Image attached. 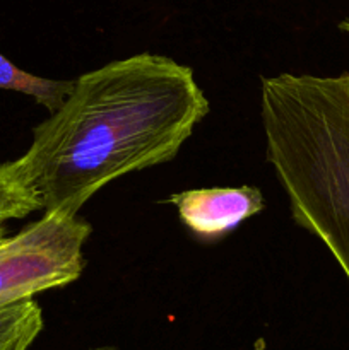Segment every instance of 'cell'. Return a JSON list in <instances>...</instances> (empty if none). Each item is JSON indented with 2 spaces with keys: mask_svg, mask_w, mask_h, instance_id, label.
<instances>
[{
  "mask_svg": "<svg viewBox=\"0 0 349 350\" xmlns=\"http://www.w3.org/2000/svg\"><path fill=\"white\" fill-rule=\"evenodd\" d=\"M207 113L188 65L144 51L74 79L17 161L41 211L77 215L112 181L173 159Z\"/></svg>",
  "mask_w": 349,
  "mask_h": 350,
  "instance_id": "6da1fadb",
  "label": "cell"
},
{
  "mask_svg": "<svg viewBox=\"0 0 349 350\" xmlns=\"http://www.w3.org/2000/svg\"><path fill=\"white\" fill-rule=\"evenodd\" d=\"M266 156L298 226L349 280V72L260 81Z\"/></svg>",
  "mask_w": 349,
  "mask_h": 350,
  "instance_id": "7a4b0ae2",
  "label": "cell"
},
{
  "mask_svg": "<svg viewBox=\"0 0 349 350\" xmlns=\"http://www.w3.org/2000/svg\"><path fill=\"white\" fill-rule=\"evenodd\" d=\"M92 228L79 215L44 212L0 241V308L75 282Z\"/></svg>",
  "mask_w": 349,
  "mask_h": 350,
  "instance_id": "3957f363",
  "label": "cell"
},
{
  "mask_svg": "<svg viewBox=\"0 0 349 350\" xmlns=\"http://www.w3.org/2000/svg\"><path fill=\"white\" fill-rule=\"evenodd\" d=\"M177 207L181 224L197 239L216 243L263 211L262 191L257 187L194 188L163 200Z\"/></svg>",
  "mask_w": 349,
  "mask_h": 350,
  "instance_id": "277c9868",
  "label": "cell"
},
{
  "mask_svg": "<svg viewBox=\"0 0 349 350\" xmlns=\"http://www.w3.org/2000/svg\"><path fill=\"white\" fill-rule=\"evenodd\" d=\"M72 88L74 81H57L33 75L0 53V89L29 96L50 113L60 108L65 98L70 94Z\"/></svg>",
  "mask_w": 349,
  "mask_h": 350,
  "instance_id": "5b68a950",
  "label": "cell"
},
{
  "mask_svg": "<svg viewBox=\"0 0 349 350\" xmlns=\"http://www.w3.org/2000/svg\"><path fill=\"white\" fill-rule=\"evenodd\" d=\"M43 330V311L34 299L0 308V350H27Z\"/></svg>",
  "mask_w": 349,
  "mask_h": 350,
  "instance_id": "8992f818",
  "label": "cell"
},
{
  "mask_svg": "<svg viewBox=\"0 0 349 350\" xmlns=\"http://www.w3.org/2000/svg\"><path fill=\"white\" fill-rule=\"evenodd\" d=\"M36 211H41V202L27 183L19 161L0 164V224L24 219Z\"/></svg>",
  "mask_w": 349,
  "mask_h": 350,
  "instance_id": "52a82bcc",
  "label": "cell"
},
{
  "mask_svg": "<svg viewBox=\"0 0 349 350\" xmlns=\"http://www.w3.org/2000/svg\"><path fill=\"white\" fill-rule=\"evenodd\" d=\"M7 236H5V229H3V224H0V241H3Z\"/></svg>",
  "mask_w": 349,
  "mask_h": 350,
  "instance_id": "ba28073f",
  "label": "cell"
},
{
  "mask_svg": "<svg viewBox=\"0 0 349 350\" xmlns=\"http://www.w3.org/2000/svg\"><path fill=\"white\" fill-rule=\"evenodd\" d=\"M88 350H116L113 347H96V349H88Z\"/></svg>",
  "mask_w": 349,
  "mask_h": 350,
  "instance_id": "9c48e42d",
  "label": "cell"
},
{
  "mask_svg": "<svg viewBox=\"0 0 349 350\" xmlns=\"http://www.w3.org/2000/svg\"><path fill=\"white\" fill-rule=\"evenodd\" d=\"M342 27H344V29H348V31H349V23H344V24H342Z\"/></svg>",
  "mask_w": 349,
  "mask_h": 350,
  "instance_id": "30bf717a",
  "label": "cell"
}]
</instances>
